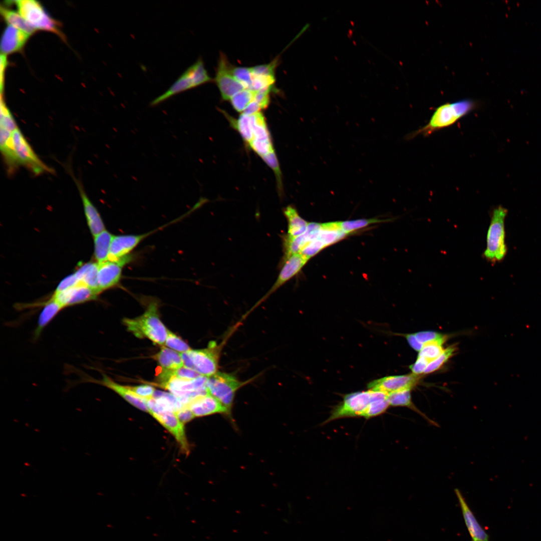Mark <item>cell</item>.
<instances>
[{"mask_svg": "<svg viewBox=\"0 0 541 541\" xmlns=\"http://www.w3.org/2000/svg\"><path fill=\"white\" fill-rule=\"evenodd\" d=\"M476 106V102L469 99L440 105L434 111L429 122L422 127L411 133L408 138L412 139L420 134L427 136L436 131L450 126L473 110Z\"/></svg>", "mask_w": 541, "mask_h": 541, "instance_id": "1", "label": "cell"}, {"mask_svg": "<svg viewBox=\"0 0 541 541\" xmlns=\"http://www.w3.org/2000/svg\"><path fill=\"white\" fill-rule=\"evenodd\" d=\"M123 322L128 331L135 337L147 338L159 345L165 344L168 330L159 318L156 301L150 302L140 316L133 319L125 318Z\"/></svg>", "mask_w": 541, "mask_h": 541, "instance_id": "2", "label": "cell"}, {"mask_svg": "<svg viewBox=\"0 0 541 541\" xmlns=\"http://www.w3.org/2000/svg\"><path fill=\"white\" fill-rule=\"evenodd\" d=\"M507 212V209L500 205L491 212L483 256L492 263L502 260L507 252L504 222Z\"/></svg>", "mask_w": 541, "mask_h": 541, "instance_id": "3", "label": "cell"}, {"mask_svg": "<svg viewBox=\"0 0 541 541\" xmlns=\"http://www.w3.org/2000/svg\"><path fill=\"white\" fill-rule=\"evenodd\" d=\"M212 80L200 57L188 67L164 93L151 101L150 105L156 106L175 95Z\"/></svg>", "mask_w": 541, "mask_h": 541, "instance_id": "4", "label": "cell"}, {"mask_svg": "<svg viewBox=\"0 0 541 541\" xmlns=\"http://www.w3.org/2000/svg\"><path fill=\"white\" fill-rule=\"evenodd\" d=\"M380 393V392L369 389L345 395L342 402L332 409L330 415L323 424L340 418L362 417L369 404Z\"/></svg>", "mask_w": 541, "mask_h": 541, "instance_id": "5", "label": "cell"}, {"mask_svg": "<svg viewBox=\"0 0 541 541\" xmlns=\"http://www.w3.org/2000/svg\"><path fill=\"white\" fill-rule=\"evenodd\" d=\"M12 146L14 169L21 165L36 175L53 172L35 153L19 128L12 133Z\"/></svg>", "mask_w": 541, "mask_h": 541, "instance_id": "6", "label": "cell"}, {"mask_svg": "<svg viewBox=\"0 0 541 541\" xmlns=\"http://www.w3.org/2000/svg\"><path fill=\"white\" fill-rule=\"evenodd\" d=\"M183 366L191 369L200 375L209 377L217 372L218 351L214 342L209 343L205 349L192 350L180 353Z\"/></svg>", "mask_w": 541, "mask_h": 541, "instance_id": "7", "label": "cell"}, {"mask_svg": "<svg viewBox=\"0 0 541 541\" xmlns=\"http://www.w3.org/2000/svg\"><path fill=\"white\" fill-rule=\"evenodd\" d=\"M14 2L20 14L36 30L54 33L64 39L59 24L47 14L39 2L34 0H19Z\"/></svg>", "mask_w": 541, "mask_h": 541, "instance_id": "8", "label": "cell"}, {"mask_svg": "<svg viewBox=\"0 0 541 541\" xmlns=\"http://www.w3.org/2000/svg\"><path fill=\"white\" fill-rule=\"evenodd\" d=\"M207 379V377L202 376L191 380L172 377L158 386L167 390L186 406L193 399L208 393L206 387Z\"/></svg>", "mask_w": 541, "mask_h": 541, "instance_id": "9", "label": "cell"}, {"mask_svg": "<svg viewBox=\"0 0 541 541\" xmlns=\"http://www.w3.org/2000/svg\"><path fill=\"white\" fill-rule=\"evenodd\" d=\"M243 384L232 375L217 372L207 377L206 387L209 394L231 410L236 391Z\"/></svg>", "mask_w": 541, "mask_h": 541, "instance_id": "10", "label": "cell"}, {"mask_svg": "<svg viewBox=\"0 0 541 541\" xmlns=\"http://www.w3.org/2000/svg\"><path fill=\"white\" fill-rule=\"evenodd\" d=\"M229 64L224 55L221 54L219 60L214 81L218 87L222 99H230L235 94L245 89V87L233 76Z\"/></svg>", "mask_w": 541, "mask_h": 541, "instance_id": "11", "label": "cell"}, {"mask_svg": "<svg viewBox=\"0 0 541 541\" xmlns=\"http://www.w3.org/2000/svg\"><path fill=\"white\" fill-rule=\"evenodd\" d=\"M420 376L414 374L389 376L373 380L367 385L369 390L387 394L404 390H411L419 382Z\"/></svg>", "mask_w": 541, "mask_h": 541, "instance_id": "12", "label": "cell"}, {"mask_svg": "<svg viewBox=\"0 0 541 541\" xmlns=\"http://www.w3.org/2000/svg\"><path fill=\"white\" fill-rule=\"evenodd\" d=\"M186 406L195 417L219 414L227 416L233 421L231 410L209 393L193 399Z\"/></svg>", "mask_w": 541, "mask_h": 541, "instance_id": "13", "label": "cell"}, {"mask_svg": "<svg viewBox=\"0 0 541 541\" xmlns=\"http://www.w3.org/2000/svg\"><path fill=\"white\" fill-rule=\"evenodd\" d=\"M151 415L173 435L182 452L188 455L190 451L189 445L184 424L179 420L176 413L170 411H163L152 413Z\"/></svg>", "mask_w": 541, "mask_h": 541, "instance_id": "14", "label": "cell"}, {"mask_svg": "<svg viewBox=\"0 0 541 541\" xmlns=\"http://www.w3.org/2000/svg\"><path fill=\"white\" fill-rule=\"evenodd\" d=\"M100 293L79 282L66 290L54 293L52 298L63 308L95 300Z\"/></svg>", "mask_w": 541, "mask_h": 541, "instance_id": "15", "label": "cell"}, {"mask_svg": "<svg viewBox=\"0 0 541 541\" xmlns=\"http://www.w3.org/2000/svg\"><path fill=\"white\" fill-rule=\"evenodd\" d=\"M156 229L151 232L141 234H125L113 236L111 244L108 260L119 261L137 246L144 238L157 231Z\"/></svg>", "mask_w": 541, "mask_h": 541, "instance_id": "16", "label": "cell"}, {"mask_svg": "<svg viewBox=\"0 0 541 541\" xmlns=\"http://www.w3.org/2000/svg\"><path fill=\"white\" fill-rule=\"evenodd\" d=\"M309 260L300 253L293 254L284 260V264L276 281L263 300L296 276Z\"/></svg>", "mask_w": 541, "mask_h": 541, "instance_id": "17", "label": "cell"}, {"mask_svg": "<svg viewBox=\"0 0 541 541\" xmlns=\"http://www.w3.org/2000/svg\"><path fill=\"white\" fill-rule=\"evenodd\" d=\"M322 223H309L306 230L302 234L296 237H284V260L290 256L300 253L303 248L310 241L316 238L321 228Z\"/></svg>", "mask_w": 541, "mask_h": 541, "instance_id": "18", "label": "cell"}, {"mask_svg": "<svg viewBox=\"0 0 541 541\" xmlns=\"http://www.w3.org/2000/svg\"><path fill=\"white\" fill-rule=\"evenodd\" d=\"M125 263L106 260L98 263L99 286L102 292L117 285L121 279L122 270Z\"/></svg>", "mask_w": 541, "mask_h": 541, "instance_id": "19", "label": "cell"}, {"mask_svg": "<svg viewBox=\"0 0 541 541\" xmlns=\"http://www.w3.org/2000/svg\"><path fill=\"white\" fill-rule=\"evenodd\" d=\"M87 380L103 385L112 390L134 407L149 413V409L147 403V400L137 396L129 389L128 386H123L114 382L105 374L102 375V378L100 380L92 378L87 379Z\"/></svg>", "mask_w": 541, "mask_h": 541, "instance_id": "20", "label": "cell"}, {"mask_svg": "<svg viewBox=\"0 0 541 541\" xmlns=\"http://www.w3.org/2000/svg\"><path fill=\"white\" fill-rule=\"evenodd\" d=\"M454 491L460 506L465 523L473 540L489 541L488 535L478 523L460 490L456 488Z\"/></svg>", "mask_w": 541, "mask_h": 541, "instance_id": "21", "label": "cell"}, {"mask_svg": "<svg viewBox=\"0 0 541 541\" xmlns=\"http://www.w3.org/2000/svg\"><path fill=\"white\" fill-rule=\"evenodd\" d=\"M30 35L26 32L9 25L5 29L1 39V51L2 54H7L19 51L22 49Z\"/></svg>", "mask_w": 541, "mask_h": 541, "instance_id": "22", "label": "cell"}, {"mask_svg": "<svg viewBox=\"0 0 541 541\" xmlns=\"http://www.w3.org/2000/svg\"><path fill=\"white\" fill-rule=\"evenodd\" d=\"M76 184L82 199L89 228L93 236H95L105 230L104 224L99 212L89 199L81 182L77 180Z\"/></svg>", "mask_w": 541, "mask_h": 541, "instance_id": "23", "label": "cell"}, {"mask_svg": "<svg viewBox=\"0 0 541 541\" xmlns=\"http://www.w3.org/2000/svg\"><path fill=\"white\" fill-rule=\"evenodd\" d=\"M152 358L159 364L160 372H170L184 366L180 353L164 346Z\"/></svg>", "mask_w": 541, "mask_h": 541, "instance_id": "24", "label": "cell"}, {"mask_svg": "<svg viewBox=\"0 0 541 541\" xmlns=\"http://www.w3.org/2000/svg\"><path fill=\"white\" fill-rule=\"evenodd\" d=\"M388 401L390 406L407 407L417 413L429 423L438 426L437 424L419 410L413 403L411 395V390H404L388 394Z\"/></svg>", "mask_w": 541, "mask_h": 541, "instance_id": "25", "label": "cell"}, {"mask_svg": "<svg viewBox=\"0 0 541 541\" xmlns=\"http://www.w3.org/2000/svg\"><path fill=\"white\" fill-rule=\"evenodd\" d=\"M283 212L288 221V231L286 235L293 238L305 232L309 222L299 215L295 207L288 205L284 208Z\"/></svg>", "mask_w": 541, "mask_h": 541, "instance_id": "26", "label": "cell"}, {"mask_svg": "<svg viewBox=\"0 0 541 541\" xmlns=\"http://www.w3.org/2000/svg\"><path fill=\"white\" fill-rule=\"evenodd\" d=\"M64 308L52 297L45 302L37 322L34 332V338L39 337L44 329L54 319Z\"/></svg>", "mask_w": 541, "mask_h": 541, "instance_id": "27", "label": "cell"}, {"mask_svg": "<svg viewBox=\"0 0 541 541\" xmlns=\"http://www.w3.org/2000/svg\"><path fill=\"white\" fill-rule=\"evenodd\" d=\"M348 235L342 230L339 221H335L322 223L317 238L326 247L343 239Z\"/></svg>", "mask_w": 541, "mask_h": 541, "instance_id": "28", "label": "cell"}, {"mask_svg": "<svg viewBox=\"0 0 541 541\" xmlns=\"http://www.w3.org/2000/svg\"><path fill=\"white\" fill-rule=\"evenodd\" d=\"M98 273V263L91 262L80 265L74 274L79 282L100 293L102 292L99 286Z\"/></svg>", "mask_w": 541, "mask_h": 541, "instance_id": "29", "label": "cell"}, {"mask_svg": "<svg viewBox=\"0 0 541 541\" xmlns=\"http://www.w3.org/2000/svg\"><path fill=\"white\" fill-rule=\"evenodd\" d=\"M114 235L104 230L94 238V254L98 263L108 260L111 242Z\"/></svg>", "mask_w": 541, "mask_h": 541, "instance_id": "30", "label": "cell"}, {"mask_svg": "<svg viewBox=\"0 0 541 541\" xmlns=\"http://www.w3.org/2000/svg\"><path fill=\"white\" fill-rule=\"evenodd\" d=\"M1 13L9 25L21 30L30 35L36 31V30L22 17L19 13L1 7Z\"/></svg>", "mask_w": 541, "mask_h": 541, "instance_id": "31", "label": "cell"}, {"mask_svg": "<svg viewBox=\"0 0 541 541\" xmlns=\"http://www.w3.org/2000/svg\"><path fill=\"white\" fill-rule=\"evenodd\" d=\"M387 396V394L381 392L379 396L369 404L362 417L368 419L385 413L390 406Z\"/></svg>", "mask_w": 541, "mask_h": 541, "instance_id": "32", "label": "cell"}, {"mask_svg": "<svg viewBox=\"0 0 541 541\" xmlns=\"http://www.w3.org/2000/svg\"><path fill=\"white\" fill-rule=\"evenodd\" d=\"M231 119L230 121L233 126L238 131L243 140L249 144L253 139L251 115L242 113L237 119Z\"/></svg>", "mask_w": 541, "mask_h": 541, "instance_id": "33", "label": "cell"}, {"mask_svg": "<svg viewBox=\"0 0 541 541\" xmlns=\"http://www.w3.org/2000/svg\"><path fill=\"white\" fill-rule=\"evenodd\" d=\"M251 115L253 139L258 140H271L265 118L260 112Z\"/></svg>", "mask_w": 541, "mask_h": 541, "instance_id": "34", "label": "cell"}, {"mask_svg": "<svg viewBox=\"0 0 541 541\" xmlns=\"http://www.w3.org/2000/svg\"><path fill=\"white\" fill-rule=\"evenodd\" d=\"M255 91L244 89L233 96L230 99L233 108L237 112H243L253 100Z\"/></svg>", "mask_w": 541, "mask_h": 541, "instance_id": "35", "label": "cell"}, {"mask_svg": "<svg viewBox=\"0 0 541 541\" xmlns=\"http://www.w3.org/2000/svg\"><path fill=\"white\" fill-rule=\"evenodd\" d=\"M385 221V220L371 218L346 220L339 221V222L342 230L347 234H349L350 233L355 232L356 230L366 227L370 224Z\"/></svg>", "mask_w": 541, "mask_h": 541, "instance_id": "36", "label": "cell"}, {"mask_svg": "<svg viewBox=\"0 0 541 541\" xmlns=\"http://www.w3.org/2000/svg\"><path fill=\"white\" fill-rule=\"evenodd\" d=\"M456 348L451 345L444 349L443 352L436 359L429 363L424 372V374H430L438 370L455 353Z\"/></svg>", "mask_w": 541, "mask_h": 541, "instance_id": "37", "label": "cell"}, {"mask_svg": "<svg viewBox=\"0 0 541 541\" xmlns=\"http://www.w3.org/2000/svg\"><path fill=\"white\" fill-rule=\"evenodd\" d=\"M0 126L1 128L6 129L12 132L18 128L12 113L3 99L2 94H1V97Z\"/></svg>", "mask_w": 541, "mask_h": 541, "instance_id": "38", "label": "cell"}, {"mask_svg": "<svg viewBox=\"0 0 541 541\" xmlns=\"http://www.w3.org/2000/svg\"><path fill=\"white\" fill-rule=\"evenodd\" d=\"M231 72L234 77L246 89H251L252 73L251 68L233 67L231 65Z\"/></svg>", "mask_w": 541, "mask_h": 541, "instance_id": "39", "label": "cell"}, {"mask_svg": "<svg viewBox=\"0 0 541 541\" xmlns=\"http://www.w3.org/2000/svg\"><path fill=\"white\" fill-rule=\"evenodd\" d=\"M414 334L418 340L423 345L431 343H437L442 345L446 341L447 338L443 334L431 331H421Z\"/></svg>", "mask_w": 541, "mask_h": 541, "instance_id": "40", "label": "cell"}, {"mask_svg": "<svg viewBox=\"0 0 541 541\" xmlns=\"http://www.w3.org/2000/svg\"><path fill=\"white\" fill-rule=\"evenodd\" d=\"M164 345L168 348L180 353L186 352L191 350L185 342L168 330Z\"/></svg>", "mask_w": 541, "mask_h": 541, "instance_id": "41", "label": "cell"}, {"mask_svg": "<svg viewBox=\"0 0 541 541\" xmlns=\"http://www.w3.org/2000/svg\"><path fill=\"white\" fill-rule=\"evenodd\" d=\"M444 350L440 344L435 343L426 344L419 352L417 357H423L431 362L441 355Z\"/></svg>", "mask_w": 541, "mask_h": 541, "instance_id": "42", "label": "cell"}, {"mask_svg": "<svg viewBox=\"0 0 541 541\" xmlns=\"http://www.w3.org/2000/svg\"><path fill=\"white\" fill-rule=\"evenodd\" d=\"M249 145L261 158L274 151L272 140L253 139Z\"/></svg>", "mask_w": 541, "mask_h": 541, "instance_id": "43", "label": "cell"}, {"mask_svg": "<svg viewBox=\"0 0 541 541\" xmlns=\"http://www.w3.org/2000/svg\"><path fill=\"white\" fill-rule=\"evenodd\" d=\"M266 164L274 171L277 179L278 185L279 189H282V175L278 160L275 152H273L268 155L262 157Z\"/></svg>", "mask_w": 541, "mask_h": 541, "instance_id": "44", "label": "cell"}, {"mask_svg": "<svg viewBox=\"0 0 541 541\" xmlns=\"http://www.w3.org/2000/svg\"><path fill=\"white\" fill-rule=\"evenodd\" d=\"M129 389L137 396L146 400L152 398L155 392L154 388L148 384L138 386H128Z\"/></svg>", "mask_w": 541, "mask_h": 541, "instance_id": "45", "label": "cell"}, {"mask_svg": "<svg viewBox=\"0 0 541 541\" xmlns=\"http://www.w3.org/2000/svg\"><path fill=\"white\" fill-rule=\"evenodd\" d=\"M201 376L194 370L184 366L172 371L170 374V378L175 377L187 380L194 379Z\"/></svg>", "mask_w": 541, "mask_h": 541, "instance_id": "46", "label": "cell"}, {"mask_svg": "<svg viewBox=\"0 0 541 541\" xmlns=\"http://www.w3.org/2000/svg\"><path fill=\"white\" fill-rule=\"evenodd\" d=\"M79 283L75 274L65 277L58 285L55 293H58L72 288Z\"/></svg>", "mask_w": 541, "mask_h": 541, "instance_id": "47", "label": "cell"}, {"mask_svg": "<svg viewBox=\"0 0 541 541\" xmlns=\"http://www.w3.org/2000/svg\"><path fill=\"white\" fill-rule=\"evenodd\" d=\"M270 90H260L255 91L253 101H255L261 109L267 107L269 102V93Z\"/></svg>", "mask_w": 541, "mask_h": 541, "instance_id": "48", "label": "cell"}, {"mask_svg": "<svg viewBox=\"0 0 541 541\" xmlns=\"http://www.w3.org/2000/svg\"><path fill=\"white\" fill-rule=\"evenodd\" d=\"M430 362L426 359L417 357V359L414 363L410 366L409 368L412 374L419 375L424 373L425 370Z\"/></svg>", "mask_w": 541, "mask_h": 541, "instance_id": "49", "label": "cell"}, {"mask_svg": "<svg viewBox=\"0 0 541 541\" xmlns=\"http://www.w3.org/2000/svg\"><path fill=\"white\" fill-rule=\"evenodd\" d=\"M175 413L179 420L183 424L190 421L195 418L191 411L186 405L183 406Z\"/></svg>", "mask_w": 541, "mask_h": 541, "instance_id": "50", "label": "cell"}, {"mask_svg": "<svg viewBox=\"0 0 541 541\" xmlns=\"http://www.w3.org/2000/svg\"><path fill=\"white\" fill-rule=\"evenodd\" d=\"M409 345L415 351L419 352L422 348L423 345L420 343L415 334H408L404 335Z\"/></svg>", "mask_w": 541, "mask_h": 541, "instance_id": "51", "label": "cell"}, {"mask_svg": "<svg viewBox=\"0 0 541 541\" xmlns=\"http://www.w3.org/2000/svg\"><path fill=\"white\" fill-rule=\"evenodd\" d=\"M8 65L7 55L1 54V93H3L4 83V74L5 70Z\"/></svg>", "mask_w": 541, "mask_h": 541, "instance_id": "52", "label": "cell"}, {"mask_svg": "<svg viewBox=\"0 0 541 541\" xmlns=\"http://www.w3.org/2000/svg\"><path fill=\"white\" fill-rule=\"evenodd\" d=\"M473 541H476V540H473Z\"/></svg>", "mask_w": 541, "mask_h": 541, "instance_id": "53", "label": "cell"}]
</instances>
